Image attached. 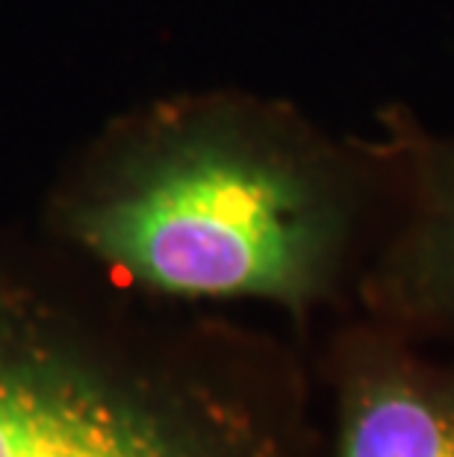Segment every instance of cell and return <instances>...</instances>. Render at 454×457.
Returning <instances> with one entry per match:
<instances>
[{"label": "cell", "mask_w": 454, "mask_h": 457, "mask_svg": "<svg viewBox=\"0 0 454 457\" xmlns=\"http://www.w3.org/2000/svg\"><path fill=\"white\" fill-rule=\"evenodd\" d=\"M354 178L277 106L204 95L115 121L47 201V242L153 301L310 310L354 225Z\"/></svg>", "instance_id": "1"}, {"label": "cell", "mask_w": 454, "mask_h": 457, "mask_svg": "<svg viewBox=\"0 0 454 457\" xmlns=\"http://www.w3.org/2000/svg\"><path fill=\"white\" fill-rule=\"evenodd\" d=\"M148 304L51 242L0 239V457H298L272 354Z\"/></svg>", "instance_id": "2"}, {"label": "cell", "mask_w": 454, "mask_h": 457, "mask_svg": "<svg viewBox=\"0 0 454 457\" xmlns=\"http://www.w3.org/2000/svg\"><path fill=\"white\" fill-rule=\"evenodd\" d=\"M334 457H454V372L390 352L351 357Z\"/></svg>", "instance_id": "3"}, {"label": "cell", "mask_w": 454, "mask_h": 457, "mask_svg": "<svg viewBox=\"0 0 454 457\" xmlns=\"http://www.w3.org/2000/svg\"><path fill=\"white\" fill-rule=\"evenodd\" d=\"M417 187L419 207L401 257L404 269L422 298L454 310V145L419 154Z\"/></svg>", "instance_id": "4"}]
</instances>
